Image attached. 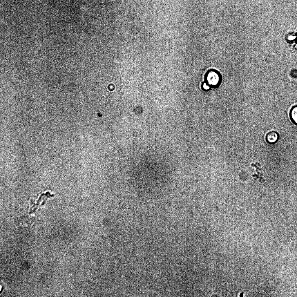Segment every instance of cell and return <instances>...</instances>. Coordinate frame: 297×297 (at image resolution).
Instances as JSON below:
<instances>
[{
	"instance_id": "obj_4",
	"label": "cell",
	"mask_w": 297,
	"mask_h": 297,
	"mask_svg": "<svg viewBox=\"0 0 297 297\" xmlns=\"http://www.w3.org/2000/svg\"><path fill=\"white\" fill-rule=\"evenodd\" d=\"M203 87L206 90L208 89L209 88V86L207 85V84L205 83H204V84Z\"/></svg>"
},
{
	"instance_id": "obj_3",
	"label": "cell",
	"mask_w": 297,
	"mask_h": 297,
	"mask_svg": "<svg viewBox=\"0 0 297 297\" xmlns=\"http://www.w3.org/2000/svg\"><path fill=\"white\" fill-rule=\"evenodd\" d=\"M289 117L291 122L297 125V104L293 106L289 113Z\"/></svg>"
},
{
	"instance_id": "obj_1",
	"label": "cell",
	"mask_w": 297,
	"mask_h": 297,
	"mask_svg": "<svg viewBox=\"0 0 297 297\" xmlns=\"http://www.w3.org/2000/svg\"><path fill=\"white\" fill-rule=\"evenodd\" d=\"M279 138L278 133L276 131H271L268 132L265 136L266 141L270 144H274L276 143Z\"/></svg>"
},
{
	"instance_id": "obj_2",
	"label": "cell",
	"mask_w": 297,
	"mask_h": 297,
	"mask_svg": "<svg viewBox=\"0 0 297 297\" xmlns=\"http://www.w3.org/2000/svg\"><path fill=\"white\" fill-rule=\"evenodd\" d=\"M208 83L212 85H215L219 82V76L215 72L213 71L209 73L207 77Z\"/></svg>"
}]
</instances>
